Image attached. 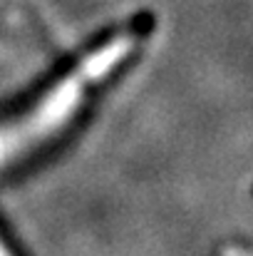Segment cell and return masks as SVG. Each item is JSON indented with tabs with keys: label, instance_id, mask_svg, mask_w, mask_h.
Wrapping results in <instances>:
<instances>
[{
	"label": "cell",
	"instance_id": "obj_1",
	"mask_svg": "<svg viewBox=\"0 0 253 256\" xmlns=\"http://www.w3.org/2000/svg\"><path fill=\"white\" fill-rule=\"evenodd\" d=\"M0 256H12L7 249H5V244H2V242H0Z\"/></svg>",
	"mask_w": 253,
	"mask_h": 256
}]
</instances>
